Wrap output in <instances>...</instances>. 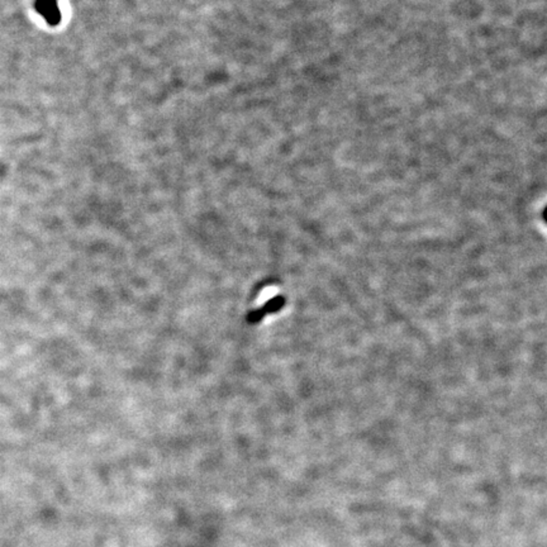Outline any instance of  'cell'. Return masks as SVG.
I'll return each mask as SVG.
<instances>
[{"instance_id":"cell-1","label":"cell","mask_w":547,"mask_h":547,"mask_svg":"<svg viewBox=\"0 0 547 547\" xmlns=\"http://www.w3.org/2000/svg\"><path fill=\"white\" fill-rule=\"evenodd\" d=\"M36 10L51 25H56L61 21V12L56 0H37Z\"/></svg>"}]
</instances>
